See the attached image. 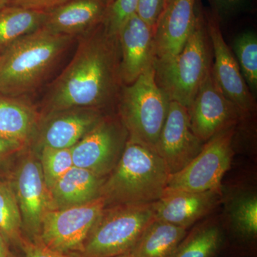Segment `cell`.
Returning <instances> with one entry per match:
<instances>
[{
  "label": "cell",
  "mask_w": 257,
  "mask_h": 257,
  "mask_svg": "<svg viewBox=\"0 0 257 257\" xmlns=\"http://www.w3.org/2000/svg\"><path fill=\"white\" fill-rule=\"evenodd\" d=\"M104 1H105L106 3H107V5H109V7H110L111 5L114 3V0H104Z\"/></svg>",
  "instance_id": "37"
},
{
  "label": "cell",
  "mask_w": 257,
  "mask_h": 257,
  "mask_svg": "<svg viewBox=\"0 0 257 257\" xmlns=\"http://www.w3.org/2000/svg\"><path fill=\"white\" fill-rule=\"evenodd\" d=\"M171 1H172V0H166L165 8H164V10H165V8H167V6H168L169 4H170V3H171Z\"/></svg>",
  "instance_id": "38"
},
{
  "label": "cell",
  "mask_w": 257,
  "mask_h": 257,
  "mask_svg": "<svg viewBox=\"0 0 257 257\" xmlns=\"http://www.w3.org/2000/svg\"><path fill=\"white\" fill-rule=\"evenodd\" d=\"M23 147L22 144L0 138V162L19 151Z\"/></svg>",
  "instance_id": "33"
},
{
  "label": "cell",
  "mask_w": 257,
  "mask_h": 257,
  "mask_svg": "<svg viewBox=\"0 0 257 257\" xmlns=\"http://www.w3.org/2000/svg\"><path fill=\"white\" fill-rule=\"evenodd\" d=\"M11 1L12 0H0V10L9 5Z\"/></svg>",
  "instance_id": "35"
},
{
  "label": "cell",
  "mask_w": 257,
  "mask_h": 257,
  "mask_svg": "<svg viewBox=\"0 0 257 257\" xmlns=\"http://www.w3.org/2000/svg\"><path fill=\"white\" fill-rule=\"evenodd\" d=\"M223 196L221 186L204 192L167 188L155 203V219L188 230L220 205Z\"/></svg>",
  "instance_id": "14"
},
{
  "label": "cell",
  "mask_w": 257,
  "mask_h": 257,
  "mask_svg": "<svg viewBox=\"0 0 257 257\" xmlns=\"http://www.w3.org/2000/svg\"><path fill=\"white\" fill-rule=\"evenodd\" d=\"M8 257H15L14 256H13V254H11V253H10V254L8 255Z\"/></svg>",
  "instance_id": "39"
},
{
  "label": "cell",
  "mask_w": 257,
  "mask_h": 257,
  "mask_svg": "<svg viewBox=\"0 0 257 257\" xmlns=\"http://www.w3.org/2000/svg\"><path fill=\"white\" fill-rule=\"evenodd\" d=\"M68 1L69 0H12L10 5L26 9L47 12Z\"/></svg>",
  "instance_id": "31"
},
{
  "label": "cell",
  "mask_w": 257,
  "mask_h": 257,
  "mask_svg": "<svg viewBox=\"0 0 257 257\" xmlns=\"http://www.w3.org/2000/svg\"><path fill=\"white\" fill-rule=\"evenodd\" d=\"M205 16L214 62L211 71L218 86L227 99L239 108L243 118L256 110L254 96L243 79L239 64L221 31L219 19L214 12Z\"/></svg>",
  "instance_id": "11"
},
{
  "label": "cell",
  "mask_w": 257,
  "mask_h": 257,
  "mask_svg": "<svg viewBox=\"0 0 257 257\" xmlns=\"http://www.w3.org/2000/svg\"><path fill=\"white\" fill-rule=\"evenodd\" d=\"M21 214L13 186L0 179V231L8 241L21 242Z\"/></svg>",
  "instance_id": "25"
},
{
  "label": "cell",
  "mask_w": 257,
  "mask_h": 257,
  "mask_svg": "<svg viewBox=\"0 0 257 257\" xmlns=\"http://www.w3.org/2000/svg\"><path fill=\"white\" fill-rule=\"evenodd\" d=\"M188 230L154 219L132 253L135 257H172Z\"/></svg>",
  "instance_id": "22"
},
{
  "label": "cell",
  "mask_w": 257,
  "mask_h": 257,
  "mask_svg": "<svg viewBox=\"0 0 257 257\" xmlns=\"http://www.w3.org/2000/svg\"><path fill=\"white\" fill-rule=\"evenodd\" d=\"M104 207V199L99 197L85 204L48 211L40 238L59 252H79Z\"/></svg>",
  "instance_id": "8"
},
{
  "label": "cell",
  "mask_w": 257,
  "mask_h": 257,
  "mask_svg": "<svg viewBox=\"0 0 257 257\" xmlns=\"http://www.w3.org/2000/svg\"><path fill=\"white\" fill-rule=\"evenodd\" d=\"M104 115L94 108L77 107L49 113L39 132L40 147L71 149Z\"/></svg>",
  "instance_id": "16"
},
{
  "label": "cell",
  "mask_w": 257,
  "mask_h": 257,
  "mask_svg": "<svg viewBox=\"0 0 257 257\" xmlns=\"http://www.w3.org/2000/svg\"><path fill=\"white\" fill-rule=\"evenodd\" d=\"M170 103V98L157 84L154 64L133 84L123 85L118 109L128 138L155 150Z\"/></svg>",
  "instance_id": "5"
},
{
  "label": "cell",
  "mask_w": 257,
  "mask_h": 257,
  "mask_svg": "<svg viewBox=\"0 0 257 257\" xmlns=\"http://www.w3.org/2000/svg\"><path fill=\"white\" fill-rule=\"evenodd\" d=\"M140 0H114L108 9L104 26L111 35H116L119 28L131 15L137 13Z\"/></svg>",
  "instance_id": "28"
},
{
  "label": "cell",
  "mask_w": 257,
  "mask_h": 257,
  "mask_svg": "<svg viewBox=\"0 0 257 257\" xmlns=\"http://www.w3.org/2000/svg\"><path fill=\"white\" fill-rule=\"evenodd\" d=\"M21 244L25 257H70L67 253L59 252L47 246L40 237L32 241L22 239Z\"/></svg>",
  "instance_id": "30"
},
{
  "label": "cell",
  "mask_w": 257,
  "mask_h": 257,
  "mask_svg": "<svg viewBox=\"0 0 257 257\" xmlns=\"http://www.w3.org/2000/svg\"><path fill=\"white\" fill-rule=\"evenodd\" d=\"M224 224L235 237L244 242L257 239V195L248 189H235L223 196Z\"/></svg>",
  "instance_id": "20"
},
{
  "label": "cell",
  "mask_w": 257,
  "mask_h": 257,
  "mask_svg": "<svg viewBox=\"0 0 257 257\" xmlns=\"http://www.w3.org/2000/svg\"><path fill=\"white\" fill-rule=\"evenodd\" d=\"M10 254L8 249V240L0 231V257H8Z\"/></svg>",
  "instance_id": "34"
},
{
  "label": "cell",
  "mask_w": 257,
  "mask_h": 257,
  "mask_svg": "<svg viewBox=\"0 0 257 257\" xmlns=\"http://www.w3.org/2000/svg\"><path fill=\"white\" fill-rule=\"evenodd\" d=\"M40 160L44 179L49 189L74 167L72 149L42 147Z\"/></svg>",
  "instance_id": "27"
},
{
  "label": "cell",
  "mask_w": 257,
  "mask_h": 257,
  "mask_svg": "<svg viewBox=\"0 0 257 257\" xmlns=\"http://www.w3.org/2000/svg\"><path fill=\"white\" fill-rule=\"evenodd\" d=\"M47 12L9 5L0 10V52L13 42L42 28Z\"/></svg>",
  "instance_id": "24"
},
{
  "label": "cell",
  "mask_w": 257,
  "mask_h": 257,
  "mask_svg": "<svg viewBox=\"0 0 257 257\" xmlns=\"http://www.w3.org/2000/svg\"><path fill=\"white\" fill-rule=\"evenodd\" d=\"M114 257H135L134 256L133 253H125V254L122 255H119V256H116Z\"/></svg>",
  "instance_id": "36"
},
{
  "label": "cell",
  "mask_w": 257,
  "mask_h": 257,
  "mask_svg": "<svg viewBox=\"0 0 257 257\" xmlns=\"http://www.w3.org/2000/svg\"><path fill=\"white\" fill-rule=\"evenodd\" d=\"M109 8L104 0H69L47 12L43 27L54 33L73 37L104 23Z\"/></svg>",
  "instance_id": "18"
},
{
  "label": "cell",
  "mask_w": 257,
  "mask_h": 257,
  "mask_svg": "<svg viewBox=\"0 0 257 257\" xmlns=\"http://www.w3.org/2000/svg\"><path fill=\"white\" fill-rule=\"evenodd\" d=\"M197 0H172L162 12L155 31V60L175 57L194 30Z\"/></svg>",
  "instance_id": "17"
},
{
  "label": "cell",
  "mask_w": 257,
  "mask_h": 257,
  "mask_svg": "<svg viewBox=\"0 0 257 257\" xmlns=\"http://www.w3.org/2000/svg\"><path fill=\"white\" fill-rule=\"evenodd\" d=\"M214 6V13L220 15H229L243 10L247 0H211Z\"/></svg>",
  "instance_id": "32"
},
{
  "label": "cell",
  "mask_w": 257,
  "mask_h": 257,
  "mask_svg": "<svg viewBox=\"0 0 257 257\" xmlns=\"http://www.w3.org/2000/svg\"><path fill=\"white\" fill-rule=\"evenodd\" d=\"M166 0H140L137 14L148 26L153 30L155 33L157 22L160 19Z\"/></svg>",
  "instance_id": "29"
},
{
  "label": "cell",
  "mask_w": 257,
  "mask_h": 257,
  "mask_svg": "<svg viewBox=\"0 0 257 257\" xmlns=\"http://www.w3.org/2000/svg\"><path fill=\"white\" fill-rule=\"evenodd\" d=\"M72 37L42 27L7 47L0 53V94L20 96L36 89Z\"/></svg>",
  "instance_id": "3"
},
{
  "label": "cell",
  "mask_w": 257,
  "mask_h": 257,
  "mask_svg": "<svg viewBox=\"0 0 257 257\" xmlns=\"http://www.w3.org/2000/svg\"><path fill=\"white\" fill-rule=\"evenodd\" d=\"M123 84L116 35L104 23L83 38L73 58L56 79L46 96L49 113L89 107L100 110L116 99Z\"/></svg>",
  "instance_id": "1"
},
{
  "label": "cell",
  "mask_w": 257,
  "mask_h": 257,
  "mask_svg": "<svg viewBox=\"0 0 257 257\" xmlns=\"http://www.w3.org/2000/svg\"><path fill=\"white\" fill-rule=\"evenodd\" d=\"M224 243V225L207 219L187 232L172 257H215Z\"/></svg>",
  "instance_id": "23"
},
{
  "label": "cell",
  "mask_w": 257,
  "mask_h": 257,
  "mask_svg": "<svg viewBox=\"0 0 257 257\" xmlns=\"http://www.w3.org/2000/svg\"><path fill=\"white\" fill-rule=\"evenodd\" d=\"M104 179L74 166L49 189L51 210L85 204L100 197Z\"/></svg>",
  "instance_id": "19"
},
{
  "label": "cell",
  "mask_w": 257,
  "mask_h": 257,
  "mask_svg": "<svg viewBox=\"0 0 257 257\" xmlns=\"http://www.w3.org/2000/svg\"><path fill=\"white\" fill-rule=\"evenodd\" d=\"M194 30L175 57L155 60V78L170 98L189 109L212 65V47L205 16L197 10Z\"/></svg>",
  "instance_id": "4"
},
{
  "label": "cell",
  "mask_w": 257,
  "mask_h": 257,
  "mask_svg": "<svg viewBox=\"0 0 257 257\" xmlns=\"http://www.w3.org/2000/svg\"><path fill=\"white\" fill-rule=\"evenodd\" d=\"M236 126L223 130L204 143L192 162L170 175L167 188L189 192H204L221 187V180L231 167Z\"/></svg>",
  "instance_id": "7"
},
{
  "label": "cell",
  "mask_w": 257,
  "mask_h": 257,
  "mask_svg": "<svg viewBox=\"0 0 257 257\" xmlns=\"http://www.w3.org/2000/svg\"><path fill=\"white\" fill-rule=\"evenodd\" d=\"M235 58L250 92L257 91V36L253 31H246L235 38L233 43Z\"/></svg>",
  "instance_id": "26"
},
{
  "label": "cell",
  "mask_w": 257,
  "mask_h": 257,
  "mask_svg": "<svg viewBox=\"0 0 257 257\" xmlns=\"http://www.w3.org/2000/svg\"><path fill=\"white\" fill-rule=\"evenodd\" d=\"M188 111L193 133L204 143L223 130L237 126L244 119L239 108L221 92L211 69Z\"/></svg>",
  "instance_id": "10"
},
{
  "label": "cell",
  "mask_w": 257,
  "mask_h": 257,
  "mask_svg": "<svg viewBox=\"0 0 257 257\" xmlns=\"http://www.w3.org/2000/svg\"><path fill=\"white\" fill-rule=\"evenodd\" d=\"M170 174L153 149L128 138L124 152L100 191L105 207L154 204L163 195Z\"/></svg>",
  "instance_id": "2"
},
{
  "label": "cell",
  "mask_w": 257,
  "mask_h": 257,
  "mask_svg": "<svg viewBox=\"0 0 257 257\" xmlns=\"http://www.w3.org/2000/svg\"><path fill=\"white\" fill-rule=\"evenodd\" d=\"M14 189L21 214L23 228L33 239L40 237L42 221L51 210L47 188L39 161L29 156L16 171Z\"/></svg>",
  "instance_id": "13"
},
{
  "label": "cell",
  "mask_w": 257,
  "mask_h": 257,
  "mask_svg": "<svg viewBox=\"0 0 257 257\" xmlns=\"http://www.w3.org/2000/svg\"><path fill=\"white\" fill-rule=\"evenodd\" d=\"M116 36L120 50V77L123 85H128L155 63V33L135 13L123 23Z\"/></svg>",
  "instance_id": "15"
},
{
  "label": "cell",
  "mask_w": 257,
  "mask_h": 257,
  "mask_svg": "<svg viewBox=\"0 0 257 257\" xmlns=\"http://www.w3.org/2000/svg\"><path fill=\"white\" fill-rule=\"evenodd\" d=\"M39 114L19 96L0 94V138L24 145L36 132Z\"/></svg>",
  "instance_id": "21"
},
{
  "label": "cell",
  "mask_w": 257,
  "mask_h": 257,
  "mask_svg": "<svg viewBox=\"0 0 257 257\" xmlns=\"http://www.w3.org/2000/svg\"><path fill=\"white\" fill-rule=\"evenodd\" d=\"M155 219V203L105 207L84 241L80 257H114L131 253Z\"/></svg>",
  "instance_id": "6"
},
{
  "label": "cell",
  "mask_w": 257,
  "mask_h": 257,
  "mask_svg": "<svg viewBox=\"0 0 257 257\" xmlns=\"http://www.w3.org/2000/svg\"><path fill=\"white\" fill-rule=\"evenodd\" d=\"M128 139L127 131L119 116H104L71 148L74 167L105 178L121 158Z\"/></svg>",
  "instance_id": "9"
},
{
  "label": "cell",
  "mask_w": 257,
  "mask_h": 257,
  "mask_svg": "<svg viewBox=\"0 0 257 257\" xmlns=\"http://www.w3.org/2000/svg\"><path fill=\"white\" fill-rule=\"evenodd\" d=\"M204 145L191 128L188 109L177 101H170L167 119L155 149L170 175L190 163Z\"/></svg>",
  "instance_id": "12"
}]
</instances>
